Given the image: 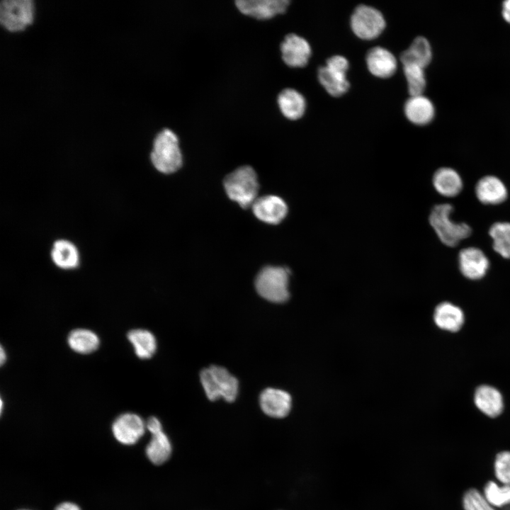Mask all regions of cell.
<instances>
[{
  "mask_svg": "<svg viewBox=\"0 0 510 510\" xmlns=\"http://www.w3.org/2000/svg\"><path fill=\"white\" fill-rule=\"evenodd\" d=\"M278 103L283 115L290 120H298L305 113V97L293 89H283L278 96Z\"/></svg>",
  "mask_w": 510,
  "mask_h": 510,
  "instance_id": "22",
  "label": "cell"
},
{
  "mask_svg": "<svg viewBox=\"0 0 510 510\" xmlns=\"http://www.w3.org/2000/svg\"><path fill=\"white\" fill-rule=\"evenodd\" d=\"M127 337L138 358L147 359L155 353L157 341L149 331L143 329H132L128 333Z\"/></svg>",
  "mask_w": 510,
  "mask_h": 510,
  "instance_id": "24",
  "label": "cell"
},
{
  "mask_svg": "<svg viewBox=\"0 0 510 510\" xmlns=\"http://www.w3.org/2000/svg\"><path fill=\"white\" fill-rule=\"evenodd\" d=\"M289 270L281 266H266L258 273L255 286L258 293L264 299L276 303L287 301Z\"/></svg>",
  "mask_w": 510,
  "mask_h": 510,
  "instance_id": "5",
  "label": "cell"
},
{
  "mask_svg": "<svg viewBox=\"0 0 510 510\" xmlns=\"http://www.w3.org/2000/svg\"><path fill=\"white\" fill-rule=\"evenodd\" d=\"M366 62L369 72L378 78L386 79L392 76L397 68L395 55L380 46L374 47L368 52Z\"/></svg>",
  "mask_w": 510,
  "mask_h": 510,
  "instance_id": "16",
  "label": "cell"
},
{
  "mask_svg": "<svg viewBox=\"0 0 510 510\" xmlns=\"http://www.w3.org/2000/svg\"><path fill=\"white\" fill-rule=\"evenodd\" d=\"M283 62L289 67H305L311 57L312 49L304 38L294 33L287 35L280 44Z\"/></svg>",
  "mask_w": 510,
  "mask_h": 510,
  "instance_id": "11",
  "label": "cell"
},
{
  "mask_svg": "<svg viewBox=\"0 0 510 510\" xmlns=\"http://www.w3.org/2000/svg\"><path fill=\"white\" fill-rule=\"evenodd\" d=\"M493 470L497 481L510 485V450H502L497 453Z\"/></svg>",
  "mask_w": 510,
  "mask_h": 510,
  "instance_id": "31",
  "label": "cell"
},
{
  "mask_svg": "<svg viewBox=\"0 0 510 510\" xmlns=\"http://www.w3.org/2000/svg\"><path fill=\"white\" fill-rule=\"evenodd\" d=\"M31 0H4L0 4L1 24L11 32L21 31L33 22Z\"/></svg>",
  "mask_w": 510,
  "mask_h": 510,
  "instance_id": "8",
  "label": "cell"
},
{
  "mask_svg": "<svg viewBox=\"0 0 510 510\" xmlns=\"http://www.w3.org/2000/svg\"><path fill=\"white\" fill-rule=\"evenodd\" d=\"M254 215L261 221L268 224L277 225L285 217L288 206L285 202L276 196H265L252 204Z\"/></svg>",
  "mask_w": 510,
  "mask_h": 510,
  "instance_id": "14",
  "label": "cell"
},
{
  "mask_svg": "<svg viewBox=\"0 0 510 510\" xmlns=\"http://www.w3.org/2000/svg\"><path fill=\"white\" fill-rule=\"evenodd\" d=\"M434 319L436 324L441 329L456 332L463 324L464 314L458 306L444 302L436 307Z\"/></svg>",
  "mask_w": 510,
  "mask_h": 510,
  "instance_id": "21",
  "label": "cell"
},
{
  "mask_svg": "<svg viewBox=\"0 0 510 510\" xmlns=\"http://www.w3.org/2000/svg\"><path fill=\"white\" fill-rule=\"evenodd\" d=\"M432 57L429 41L425 37L418 36L409 48L402 52L400 58L403 65L415 64L425 69L431 63Z\"/></svg>",
  "mask_w": 510,
  "mask_h": 510,
  "instance_id": "20",
  "label": "cell"
},
{
  "mask_svg": "<svg viewBox=\"0 0 510 510\" xmlns=\"http://www.w3.org/2000/svg\"><path fill=\"white\" fill-rule=\"evenodd\" d=\"M224 187L228 197L242 208H247L256 200L259 183L255 171L249 166H241L224 179Z\"/></svg>",
  "mask_w": 510,
  "mask_h": 510,
  "instance_id": "2",
  "label": "cell"
},
{
  "mask_svg": "<svg viewBox=\"0 0 510 510\" xmlns=\"http://www.w3.org/2000/svg\"><path fill=\"white\" fill-rule=\"evenodd\" d=\"M475 404L483 414L491 418L498 416L504 408L501 393L489 385H481L476 390Z\"/></svg>",
  "mask_w": 510,
  "mask_h": 510,
  "instance_id": "19",
  "label": "cell"
},
{
  "mask_svg": "<svg viewBox=\"0 0 510 510\" xmlns=\"http://www.w3.org/2000/svg\"><path fill=\"white\" fill-rule=\"evenodd\" d=\"M458 268L468 279L476 280L482 278L487 273L490 263L484 252L476 246L462 249L458 254Z\"/></svg>",
  "mask_w": 510,
  "mask_h": 510,
  "instance_id": "10",
  "label": "cell"
},
{
  "mask_svg": "<svg viewBox=\"0 0 510 510\" xmlns=\"http://www.w3.org/2000/svg\"><path fill=\"white\" fill-rule=\"evenodd\" d=\"M403 71L410 96L422 95L426 86L424 68L415 64H407L403 65Z\"/></svg>",
  "mask_w": 510,
  "mask_h": 510,
  "instance_id": "29",
  "label": "cell"
},
{
  "mask_svg": "<svg viewBox=\"0 0 510 510\" xmlns=\"http://www.w3.org/2000/svg\"><path fill=\"white\" fill-rule=\"evenodd\" d=\"M67 343L72 351L81 354H88L98 348L100 339L98 335L90 329H76L69 334Z\"/></svg>",
  "mask_w": 510,
  "mask_h": 510,
  "instance_id": "26",
  "label": "cell"
},
{
  "mask_svg": "<svg viewBox=\"0 0 510 510\" xmlns=\"http://www.w3.org/2000/svg\"><path fill=\"white\" fill-rule=\"evenodd\" d=\"M259 402L262 411L268 416L283 418L290 411L292 399L284 390L268 387L261 392Z\"/></svg>",
  "mask_w": 510,
  "mask_h": 510,
  "instance_id": "15",
  "label": "cell"
},
{
  "mask_svg": "<svg viewBox=\"0 0 510 510\" xmlns=\"http://www.w3.org/2000/svg\"><path fill=\"white\" fill-rule=\"evenodd\" d=\"M453 207L450 203L436 205L431 210L429 222L442 244L455 247L472 234L470 226L465 222H455L451 219Z\"/></svg>",
  "mask_w": 510,
  "mask_h": 510,
  "instance_id": "1",
  "label": "cell"
},
{
  "mask_svg": "<svg viewBox=\"0 0 510 510\" xmlns=\"http://www.w3.org/2000/svg\"><path fill=\"white\" fill-rule=\"evenodd\" d=\"M353 33L363 40L378 38L385 28V20L382 13L374 7L367 5L357 6L351 17Z\"/></svg>",
  "mask_w": 510,
  "mask_h": 510,
  "instance_id": "7",
  "label": "cell"
},
{
  "mask_svg": "<svg viewBox=\"0 0 510 510\" xmlns=\"http://www.w3.org/2000/svg\"><path fill=\"white\" fill-rule=\"evenodd\" d=\"M407 118L416 125L429 124L435 116V107L432 101L422 95L410 96L404 107Z\"/></svg>",
  "mask_w": 510,
  "mask_h": 510,
  "instance_id": "18",
  "label": "cell"
},
{
  "mask_svg": "<svg viewBox=\"0 0 510 510\" xmlns=\"http://www.w3.org/2000/svg\"><path fill=\"white\" fill-rule=\"evenodd\" d=\"M19 510H30V509H19Z\"/></svg>",
  "mask_w": 510,
  "mask_h": 510,
  "instance_id": "35",
  "label": "cell"
},
{
  "mask_svg": "<svg viewBox=\"0 0 510 510\" xmlns=\"http://www.w3.org/2000/svg\"><path fill=\"white\" fill-rule=\"evenodd\" d=\"M462 505L464 510H497L487 501L482 492L476 488H470L465 492Z\"/></svg>",
  "mask_w": 510,
  "mask_h": 510,
  "instance_id": "30",
  "label": "cell"
},
{
  "mask_svg": "<svg viewBox=\"0 0 510 510\" xmlns=\"http://www.w3.org/2000/svg\"><path fill=\"white\" fill-rule=\"evenodd\" d=\"M51 256L53 262L63 269H72L79 265V251L74 244L67 240L55 242Z\"/></svg>",
  "mask_w": 510,
  "mask_h": 510,
  "instance_id": "25",
  "label": "cell"
},
{
  "mask_svg": "<svg viewBox=\"0 0 510 510\" xmlns=\"http://www.w3.org/2000/svg\"><path fill=\"white\" fill-rule=\"evenodd\" d=\"M348 67V61L346 57L334 55L327 60L324 66L319 68V81L329 94L339 97L348 91L350 87L346 78Z\"/></svg>",
  "mask_w": 510,
  "mask_h": 510,
  "instance_id": "6",
  "label": "cell"
},
{
  "mask_svg": "<svg viewBox=\"0 0 510 510\" xmlns=\"http://www.w3.org/2000/svg\"><path fill=\"white\" fill-rule=\"evenodd\" d=\"M501 13L504 21L510 24V0H506L502 2Z\"/></svg>",
  "mask_w": 510,
  "mask_h": 510,
  "instance_id": "32",
  "label": "cell"
},
{
  "mask_svg": "<svg viewBox=\"0 0 510 510\" xmlns=\"http://www.w3.org/2000/svg\"><path fill=\"white\" fill-rule=\"evenodd\" d=\"M494 251L501 257L510 259V222L493 223L488 231Z\"/></svg>",
  "mask_w": 510,
  "mask_h": 510,
  "instance_id": "27",
  "label": "cell"
},
{
  "mask_svg": "<svg viewBox=\"0 0 510 510\" xmlns=\"http://www.w3.org/2000/svg\"><path fill=\"white\" fill-rule=\"evenodd\" d=\"M154 166L164 174H171L182 165V154L176 135L169 129H164L155 137L151 152Z\"/></svg>",
  "mask_w": 510,
  "mask_h": 510,
  "instance_id": "3",
  "label": "cell"
},
{
  "mask_svg": "<svg viewBox=\"0 0 510 510\" xmlns=\"http://www.w3.org/2000/svg\"><path fill=\"white\" fill-rule=\"evenodd\" d=\"M147 444L145 453L147 458L154 465L164 463L171 453V444L163 430L154 432Z\"/></svg>",
  "mask_w": 510,
  "mask_h": 510,
  "instance_id": "23",
  "label": "cell"
},
{
  "mask_svg": "<svg viewBox=\"0 0 510 510\" xmlns=\"http://www.w3.org/2000/svg\"><path fill=\"white\" fill-rule=\"evenodd\" d=\"M477 199L484 205H497L508 198V189L503 181L494 175L481 177L475 186Z\"/></svg>",
  "mask_w": 510,
  "mask_h": 510,
  "instance_id": "12",
  "label": "cell"
},
{
  "mask_svg": "<svg viewBox=\"0 0 510 510\" xmlns=\"http://www.w3.org/2000/svg\"><path fill=\"white\" fill-rule=\"evenodd\" d=\"M290 4L288 0H237L235 4L244 14L259 20L283 13Z\"/></svg>",
  "mask_w": 510,
  "mask_h": 510,
  "instance_id": "13",
  "label": "cell"
},
{
  "mask_svg": "<svg viewBox=\"0 0 510 510\" xmlns=\"http://www.w3.org/2000/svg\"><path fill=\"white\" fill-rule=\"evenodd\" d=\"M55 510H81V509L73 502H64L58 504Z\"/></svg>",
  "mask_w": 510,
  "mask_h": 510,
  "instance_id": "33",
  "label": "cell"
},
{
  "mask_svg": "<svg viewBox=\"0 0 510 510\" xmlns=\"http://www.w3.org/2000/svg\"><path fill=\"white\" fill-rule=\"evenodd\" d=\"M0 357L1 365H3L6 360V354L2 346H1Z\"/></svg>",
  "mask_w": 510,
  "mask_h": 510,
  "instance_id": "34",
  "label": "cell"
},
{
  "mask_svg": "<svg viewBox=\"0 0 510 510\" xmlns=\"http://www.w3.org/2000/svg\"><path fill=\"white\" fill-rule=\"evenodd\" d=\"M432 183L436 192L446 198L458 196L463 188V181L460 174L448 166L436 169L433 175Z\"/></svg>",
  "mask_w": 510,
  "mask_h": 510,
  "instance_id": "17",
  "label": "cell"
},
{
  "mask_svg": "<svg viewBox=\"0 0 510 510\" xmlns=\"http://www.w3.org/2000/svg\"><path fill=\"white\" fill-rule=\"evenodd\" d=\"M482 492L487 501L497 509L510 504V485L497 480H489Z\"/></svg>",
  "mask_w": 510,
  "mask_h": 510,
  "instance_id": "28",
  "label": "cell"
},
{
  "mask_svg": "<svg viewBox=\"0 0 510 510\" xmlns=\"http://www.w3.org/2000/svg\"><path fill=\"white\" fill-rule=\"evenodd\" d=\"M200 382L208 398L214 401L220 397L233 402L238 393L237 379L226 368L212 365L200 373Z\"/></svg>",
  "mask_w": 510,
  "mask_h": 510,
  "instance_id": "4",
  "label": "cell"
},
{
  "mask_svg": "<svg viewBox=\"0 0 510 510\" xmlns=\"http://www.w3.org/2000/svg\"><path fill=\"white\" fill-rule=\"evenodd\" d=\"M146 429V423L135 413H124L119 415L111 427L114 438L123 445L131 446L139 441Z\"/></svg>",
  "mask_w": 510,
  "mask_h": 510,
  "instance_id": "9",
  "label": "cell"
}]
</instances>
